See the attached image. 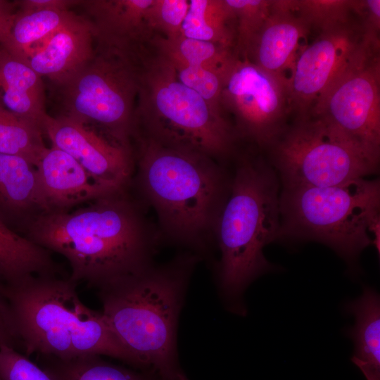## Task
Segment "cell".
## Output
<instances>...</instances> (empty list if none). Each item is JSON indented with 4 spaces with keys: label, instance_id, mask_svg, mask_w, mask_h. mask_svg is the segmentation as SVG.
<instances>
[{
    "label": "cell",
    "instance_id": "6da1fadb",
    "mask_svg": "<svg viewBox=\"0 0 380 380\" xmlns=\"http://www.w3.org/2000/svg\"><path fill=\"white\" fill-rule=\"evenodd\" d=\"M128 189L72 211L41 213L26 225L23 236L63 256L76 284L99 289L135 274L151 265L157 236Z\"/></svg>",
    "mask_w": 380,
    "mask_h": 380
},
{
    "label": "cell",
    "instance_id": "7a4b0ae2",
    "mask_svg": "<svg viewBox=\"0 0 380 380\" xmlns=\"http://www.w3.org/2000/svg\"><path fill=\"white\" fill-rule=\"evenodd\" d=\"M196 257L182 254L99 289L101 312L135 367L162 379L187 380L176 352V327Z\"/></svg>",
    "mask_w": 380,
    "mask_h": 380
},
{
    "label": "cell",
    "instance_id": "3957f363",
    "mask_svg": "<svg viewBox=\"0 0 380 380\" xmlns=\"http://www.w3.org/2000/svg\"><path fill=\"white\" fill-rule=\"evenodd\" d=\"M76 286L56 274L0 279V292L10 307L23 354L59 358L106 355L135 367L102 312L81 301Z\"/></svg>",
    "mask_w": 380,
    "mask_h": 380
},
{
    "label": "cell",
    "instance_id": "277c9868",
    "mask_svg": "<svg viewBox=\"0 0 380 380\" xmlns=\"http://www.w3.org/2000/svg\"><path fill=\"white\" fill-rule=\"evenodd\" d=\"M134 139L136 185L155 210L163 232L179 243L200 246L214 233L231 181L207 155L141 135Z\"/></svg>",
    "mask_w": 380,
    "mask_h": 380
},
{
    "label": "cell",
    "instance_id": "5b68a950",
    "mask_svg": "<svg viewBox=\"0 0 380 380\" xmlns=\"http://www.w3.org/2000/svg\"><path fill=\"white\" fill-rule=\"evenodd\" d=\"M279 229L275 170L260 158H241L214 231L221 252L220 289L230 310L243 314L241 299L246 287L276 268L263 249L278 239Z\"/></svg>",
    "mask_w": 380,
    "mask_h": 380
},
{
    "label": "cell",
    "instance_id": "8992f818",
    "mask_svg": "<svg viewBox=\"0 0 380 380\" xmlns=\"http://www.w3.org/2000/svg\"><path fill=\"white\" fill-rule=\"evenodd\" d=\"M134 121V137L214 159L231 153L236 135L224 113L183 84L171 62L150 44L139 55Z\"/></svg>",
    "mask_w": 380,
    "mask_h": 380
},
{
    "label": "cell",
    "instance_id": "52a82bcc",
    "mask_svg": "<svg viewBox=\"0 0 380 380\" xmlns=\"http://www.w3.org/2000/svg\"><path fill=\"white\" fill-rule=\"evenodd\" d=\"M379 208L378 179L284 188L278 239L322 243L352 265L370 245L380 252Z\"/></svg>",
    "mask_w": 380,
    "mask_h": 380
},
{
    "label": "cell",
    "instance_id": "ba28073f",
    "mask_svg": "<svg viewBox=\"0 0 380 380\" xmlns=\"http://www.w3.org/2000/svg\"><path fill=\"white\" fill-rule=\"evenodd\" d=\"M139 77V56L95 44L91 58L59 86L62 115L132 148Z\"/></svg>",
    "mask_w": 380,
    "mask_h": 380
},
{
    "label": "cell",
    "instance_id": "9c48e42d",
    "mask_svg": "<svg viewBox=\"0 0 380 380\" xmlns=\"http://www.w3.org/2000/svg\"><path fill=\"white\" fill-rule=\"evenodd\" d=\"M284 188L322 187L372 174L378 165L347 136L321 118H296L269 147Z\"/></svg>",
    "mask_w": 380,
    "mask_h": 380
},
{
    "label": "cell",
    "instance_id": "30bf717a",
    "mask_svg": "<svg viewBox=\"0 0 380 380\" xmlns=\"http://www.w3.org/2000/svg\"><path fill=\"white\" fill-rule=\"evenodd\" d=\"M309 115L321 118L334 126L379 164V39L368 41L318 99Z\"/></svg>",
    "mask_w": 380,
    "mask_h": 380
},
{
    "label": "cell",
    "instance_id": "8fae6325",
    "mask_svg": "<svg viewBox=\"0 0 380 380\" xmlns=\"http://www.w3.org/2000/svg\"><path fill=\"white\" fill-rule=\"evenodd\" d=\"M220 106L233 115L236 133L269 148L287 127L288 77L236 58L223 80Z\"/></svg>",
    "mask_w": 380,
    "mask_h": 380
},
{
    "label": "cell",
    "instance_id": "7c38bea8",
    "mask_svg": "<svg viewBox=\"0 0 380 380\" xmlns=\"http://www.w3.org/2000/svg\"><path fill=\"white\" fill-rule=\"evenodd\" d=\"M362 23L349 22L320 31L300 50L288 77L291 112L309 115L318 99L371 39Z\"/></svg>",
    "mask_w": 380,
    "mask_h": 380
},
{
    "label": "cell",
    "instance_id": "4fadbf2b",
    "mask_svg": "<svg viewBox=\"0 0 380 380\" xmlns=\"http://www.w3.org/2000/svg\"><path fill=\"white\" fill-rule=\"evenodd\" d=\"M41 129L51 145L72 156L95 183L113 190L131 184L135 165L132 148L62 115H47Z\"/></svg>",
    "mask_w": 380,
    "mask_h": 380
},
{
    "label": "cell",
    "instance_id": "5bb4252c",
    "mask_svg": "<svg viewBox=\"0 0 380 380\" xmlns=\"http://www.w3.org/2000/svg\"><path fill=\"white\" fill-rule=\"evenodd\" d=\"M35 167L42 213L68 212L116 191L95 183L77 161L52 145Z\"/></svg>",
    "mask_w": 380,
    "mask_h": 380
},
{
    "label": "cell",
    "instance_id": "9a60e30c",
    "mask_svg": "<svg viewBox=\"0 0 380 380\" xmlns=\"http://www.w3.org/2000/svg\"><path fill=\"white\" fill-rule=\"evenodd\" d=\"M94 50V29L91 21L72 12L27 61L42 78L59 87L91 58Z\"/></svg>",
    "mask_w": 380,
    "mask_h": 380
},
{
    "label": "cell",
    "instance_id": "2e32d148",
    "mask_svg": "<svg viewBox=\"0 0 380 380\" xmlns=\"http://www.w3.org/2000/svg\"><path fill=\"white\" fill-rule=\"evenodd\" d=\"M153 0H87L82 6L98 45L139 55L153 37L146 15Z\"/></svg>",
    "mask_w": 380,
    "mask_h": 380
},
{
    "label": "cell",
    "instance_id": "e0dca14e",
    "mask_svg": "<svg viewBox=\"0 0 380 380\" xmlns=\"http://www.w3.org/2000/svg\"><path fill=\"white\" fill-rule=\"evenodd\" d=\"M310 29L303 19L289 10L286 0H271L270 13L248 60L269 73L286 77L284 72L291 71Z\"/></svg>",
    "mask_w": 380,
    "mask_h": 380
},
{
    "label": "cell",
    "instance_id": "ac0fdd59",
    "mask_svg": "<svg viewBox=\"0 0 380 380\" xmlns=\"http://www.w3.org/2000/svg\"><path fill=\"white\" fill-rule=\"evenodd\" d=\"M41 213L35 165L24 157L0 153V224L18 234Z\"/></svg>",
    "mask_w": 380,
    "mask_h": 380
},
{
    "label": "cell",
    "instance_id": "d6986e66",
    "mask_svg": "<svg viewBox=\"0 0 380 380\" xmlns=\"http://www.w3.org/2000/svg\"><path fill=\"white\" fill-rule=\"evenodd\" d=\"M42 78L27 60L0 46V106L41 125L48 115Z\"/></svg>",
    "mask_w": 380,
    "mask_h": 380
},
{
    "label": "cell",
    "instance_id": "ffe728a7",
    "mask_svg": "<svg viewBox=\"0 0 380 380\" xmlns=\"http://www.w3.org/2000/svg\"><path fill=\"white\" fill-rule=\"evenodd\" d=\"M344 312L355 318L346 334L354 343L351 361L367 380H380V299L377 292L365 286L361 296L348 300Z\"/></svg>",
    "mask_w": 380,
    "mask_h": 380
},
{
    "label": "cell",
    "instance_id": "44dd1931",
    "mask_svg": "<svg viewBox=\"0 0 380 380\" xmlns=\"http://www.w3.org/2000/svg\"><path fill=\"white\" fill-rule=\"evenodd\" d=\"M150 44L171 62L182 80H193L211 72L226 75L237 58L232 49L183 35L174 39L154 35Z\"/></svg>",
    "mask_w": 380,
    "mask_h": 380
},
{
    "label": "cell",
    "instance_id": "7402d4cb",
    "mask_svg": "<svg viewBox=\"0 0 380 380\" xmlns=\"http://www.w3.org/2000/svg\"><path fill=\"white\" fill-rule=\"evenodd\" d=\"M37 359L51 380H161L154 372L117 365L98 355L72 358L38 355Z\"/></svg>",
    "mask_w": 380,
    "mask_h": 380
},
{
    "label": "cell",
    "instance_id": "603a6c76",
    "mask_svg": "<svg viewBox=\"0 0 380 380\" xmlns=\"http://www.w3.org/2000/svg\"><path fill=\"white\" fill-rule=\"evenodd\" d=\"M182 32L185 37L234 50L235 16L226 0H191Z\"/></svg>",
    "mask_w": 380,
    "mask_h": 380
},
{
    "label": "cell",
    "instance_id": "cb8c5ba5",
    "mask_svg": "<svg viewBox=\"0 0 380 380\" xmlns=\"http://www.w3.org/2000/svg\"><path fill=\"white\" fill-rule=\"evenodd\" d=\"M70 10L21 11L17 8L1 46L27 60L70 17Z\"/></svg>",
    "mask_w": 380,
    "mask_h": 380
},
{
    "label": "cell",
    "instance_id": "d4e9b609",
    "mask_svg": "<svg viewBox=\"0 0 380 380\" xmlns=\"http://www.w3.org/2000/svg\"><path fill=\"white\" fill-rule=\"evenodd\" d=\"M37 122L0 106V153L24 157L34 165L46 148Z\"/></svg>",
    "mask_w": 380,
    "mask_h": 380
},
{
    "label": "cell",
    "instance_id": "484cf974",
    "mask_svg": "<svg viewBox=\"0 0 380 380\" xmlns=\"http://www.w3.org/2000/svg\"><path fill=\"white\" fill-rule=\"evenodd\" d=\"M236 19L234 52L248 60L252 46L270 13L271 0H226Z\"/></svg>",
    "mask_w": 380,
    "mask_h": 380
},
{
    "label": "cell",
    "instance_id": "4316f807",
    "mask_svg": "<svg viewBox=\"0 0 380 380\" xmlns=\"http://www.w3.org/2000/svg\"><path fill=\"white\" fill-rule=\"evenodd\" d=\"M289 8L319 31L348 23L357 14L354 0H289Z\"/></svg>",
    "mask_w": 380,
    "mask_h": 380
},
{
    "label": "cell",
    "instance_id": "83f0119b",
    "mask_svg": "<svg viewBox=\"0 0 380 380\" xmlns=\"http://www.w3.org/2000/svg\"><path fill=\"white\" fill-rule=\"evenodd\" d=\"M189 6L187 0H153L146 20L153 36L168 39L182 36V25Z\"/></svg>",
    "mask_w": 380,
    "mask_h": 380
},
{
    "label": "cell",
    "instance_id": "f1b7e54d",
    "mask_svg": "<svg viewBox=\"0 0 380 380\" xmlns=\"http://www.w3.org/2000/svg\"><path fill=\"white\" fill-rule=\"evenodd\" d=\"M0 380H51L23 353L7 346L0 348Z\"/></svg>",
    "mask_w": 380,
    "mask_h": 380
},
{
    "label": "cell",
    "instance_id": "f546056e",
    "mask_svg": "<svg viewBox=\"0 0 380 380\" xmlns=\"http://www.w3.org/2000/svg\"><path fill=\"white\" fill-rule=\"evenodd\" d=\"M12 348L23 353V347L18 335L10 307L0 292V348Z\"/></svg>",
    "mask_w": 380,
    "mask_h": 380
},
{
    "label": "cell",
    "instance_id": "4dcf8cb0",
    "mask_svg": "<svg viewBox=\"0 0 380 380\" xmlns=\"http://www.w3.org/2000/svg\"><path fill=\"white\" fill-rule=\"evenodd\" d=\"M81 1L72 0H23L15 2L17 8L21 11H39L45 9L70 10Z\"/></svg>",
    "mask_w": 380,
    "mask_h": 380
},
{
    "label": "cell",
    "instance_id": "1f68e13d",
    "mask_svg": "<svg viewBox=\"0 0 380 380\" xmlns=\"http://www.w3.org/2000/svg\"><path fill=\"white\" fill-rule=\"evenodd\" d=\"M16 11L15 2L0 1V45L11 27Z\"/></svg>",
    "mask_w": 380,
    "mask_h": 380
},
{
    "label": "cell",
    "instance_id": "d6a6232c",
    "mask_svg": "<svg viewBox=\"0 0 380 380\" xmlns=\"http://www.w3.org/2000/svg\"><path fill=\"white\" fill-rule=\"evenodd\" d=\"M161 380H166V379H161Z\"/></svg>",
    "mask_w": 380,
    "mask_h": 380
}]
</instances>
